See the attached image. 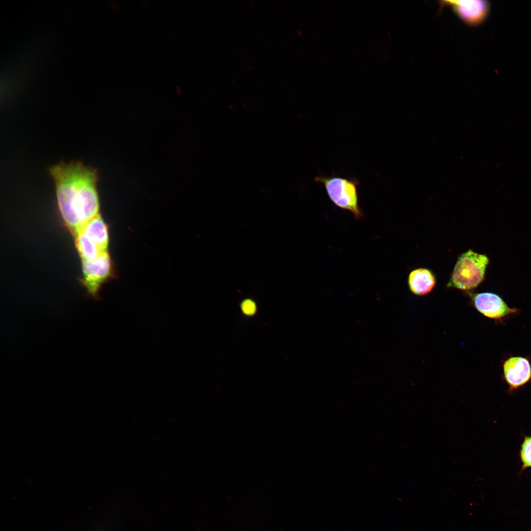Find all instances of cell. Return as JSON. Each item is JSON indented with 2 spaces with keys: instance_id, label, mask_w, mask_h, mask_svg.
<instances>
[{
  "instance_id": "obj_1",
  "label": "cell",
  "mask_w": 531,
  "mask_h": 531,
  "mask_svg": "<svg viewBox=\"0 0 531 531\" xmlns=\"http://www.w3.org/2000/svg\"><path fill=\"white\" fill-rule=\"evenodd\" d=\"M49 173L55 183L59 213L74 236L88 221L99 214L97 172L81 162L71 161L52 166Z\"/></svg>"
},
{
  "instance_id": "obj_2",
  "label": "cell",
  "mask_w": 531,
  "mask_h": 531,
  "mask_svg": "<svg viewBox=\"0 0 531 531\" xmlns=\"http://www.w3.org/2000/svg\"><path fill=\"white\" fill-rule=\"evenodd\" d=\"M316 182L324 185L327 196L339 208L350 211L357 220L364 216L359 205V181L354 177H342L333 173L331 176L319 175L315 177Z\"/></svg>"
},
{
  "instance_id": "obj_3",
  "label": "cell",
  "mask_w": 531,
  "mask_h": 531,
  "mask_svg": "<svg viewBox=\"0 0 531 531\" xmlns=\"http://www.w3.org/2000/svg\"><path fill=\"white\" fill-rule=\"evenodd\" d=\"M489 263L486 255L471 249L463 253L457 260L447 286L465 291L475 288L483 281Z\"/></svg>"
},
{
  "instance_id": "obj_4",
  "label": "cell",
  "mask_w": 531,
  "mask_h": 531,
  "mask_svg": "<svg viewBox=\"0 0 531 531\" xmlns=\"http://www.w3.org/2000/svg\"><path fill=\"white\" fill-rule=\"evenodd\" d=\"M83 276L81 283L88 294L94 299H98V293L102 285L113 275V264L107 252L100 254L95 259L82 262Z\"/></svg>"
},
{
  "instance_id": "obj_5",
  "label": "cell",
  "mask_w": 531,
  "mask_h": 531,
  "mask_svg": "<svg viewBox=\"0 0 531 531\" xmlns=\"http://www.w3.org/2000/svg\"><path fill=\"white\" fill-rule=\"evenodd\" d=\"M476 309L486 317L501 321L519 312L515 308H510L499 295L489 292L475 294L472 298Z\"/></svg>"
},
{
  "instance_id": "obj_6",
  "label": "cell",
  "mask_w": 531,
  "mask_h": 531,
  "mask_svg": "<svg viewBox=\"0 0 531 531\" xmlns=\"http://www.w3.org/2000/svg\"><path fill=\"white\" fill-rule=\"evenodd\" d=\"M503 378L510 390L517 389L531 380V364L528 358L511 356L502 363Z\"/></svg>"
},
{
  "instance_id": "obj_7",
  "label": "cell",
  "mask_w": 531,
  "mask_h": 531,
  "mask_svg": "<svg viewBox=\"0 0 531 531\" xmlns=\"http://www.w3.org/2000/svg\"><path fill=\"white\" fill-rule=\"evenodd\" d=\"M445 4L451 5L460 18L470 25H476L482 21L487 15L488 4L481 0L446 1Z\"/></svg>"
},
{
  "instance_id": "obj_8",
  "label": "cell",
  "mask_w": 531,
  "mask_h": 531,
  "mask_svg": "<svg viewBox=\"0 0 531 531\" xmlns=\"http://www.w3.org/2000/svg\"><path fill=\"white\" fill-rule=\"evenodd\" d=\"M80 231L92 240L102 252L107 251L109 244L108 227L99 214L88 221Z\"/></svg>"
},
{
  "instance_id": "obj_9",
  "label": "cell",
  "mask_w": 531,
  "mask_h": 531,
  "mask_svg": "<svg viewBox=\"0 0 531 531\" xmlns=\"http://www.w3.org/2000/svg\"><path fill=\"white\" fill-rule=\"evenodd\" d=\"M410 290L415 295H423L430 293L436 284V278L428 269L419 268L413 270L408 277Z\"/></svg>"
},
{
  "instance_id": "obj_10",
  "label": "cell",
  "mask_w": 531,
  "mask_h": 531,
  "mask_svg": "<svg viewBox=\"0 0 531 531\" xmlns=\"http://www.w3.org/2000/svg\"><path fill=\"white\" fill-rule=\"evenodd\" d=\"M74 237L75 246L82 262L93 260L103 253L92 240L82 232H79Z\"/></svg>"
},
{
  "instance_id": "obj_11",
  "label": "cell",
  "mask_w": 531,
  "mask_h": 531,
  "mask_svg": "<svg viewBox=\"0 0 531 531\" xmlns=\"http://www.w3.org/2000/svg\"><path fill=\"white\" fill-rule=\"evenodd\" d=\"M520 456L523 469L531 467V437H526L521 446Z\"/></svg>"
},
{
  "instance_id": "obj_12",
  "label": "cell",
  "mask_w": 531,
  "mask_h": 531,
  "mask_svg": "<svg viewBox=\"0 0 531 531\" xmlns=\"http://www.w3.org/2000/svg\"><path fill=\"white\" fill-rule=\"evenodd\" d=\"M244 312L248 315L253 314L255 310V305L251 300L244 301L242 306Z\"/></svg>"
}]
</instances>
